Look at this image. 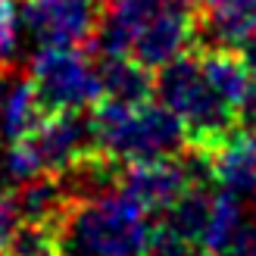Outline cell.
Instances as JSON below:
<instances>
[{"instance_id": "7a4b0ae2", "label": "cell", "mask_w": 256, "mask_h": 256, "mask_svg": "<svg viewBox=\"0 0 256 256\" xmlns=\"http://www.w3.org/2000/svg\"><path fill=\"white\" fill-rule=\"evenodd\" d=\"M200 19L188 0H112L97 25L104 56H128L144 69H162L197 41Z\"/></svg>"}, {"instance_id": "e0dca14e", "label": "cell", "mask_w": 256, "mask_h": 256, "mask_svg": "<svg viewBox=\"0 0 256 256\" xmlns=\"http://www.w3.org/2000/svg\"><path fill=\"white\" fill-rule=\"evenodd\" d=\"M4 94H6V75L0 72V100H4Z\"/></svg>"}, {"instance_id": "7c38bea8", "label": "cell", "mask_w": 256, "mask_h": 256, "mask_svg": "<svg viewBox=\"0 0 256 256\" xmlns=\"http://www.w3.org/2000/svg\"><path fill=\"white\" fill-rule=\"evenodd\" d=\"M206 28L219 44L240 47L256 32V0H216L206 6Z\"/></svg>"}, {"instance_id": "ba28073f", "label": "cell", "mask_w": 256, "mask_h": 256, "mask_svg": "<svg viewBox=\"0 0 256 256\" xmlns=\"http://www.w3.org/2000/svg\"><path fill=\"white\" fill-rule=\"evenodd\" d=\"M119 188L150 216H162L194 188V175L175 156H160L125 166V172L119 175Z\"/></svg>"}, {"instance_id": "5b68a950", "label": "cell", "mask_w": 256, "mask_h": 256, "mask_svg": "<svg viewBox=\"0 0 256 256\" xmlns=\"http://www.w3.org/2000/svg\"><path fill=\"white\" fill-rule=\"evenodd\" d=\"M97 156L91 116L84 112H50L28 138L10 144L6 150V175L16 184L32 178H66L78 166Z\"/></svg>"}, {"instance_id": "52a82bcc", "label": "cell", "mask_w": 256, "mask_h": 256, "mask_svg": "<svg viewBox=\"0 0 256 256\" xmlns=\"http://www.w3.org/2000/svg\"><path fill=\"white\" fill-rule=\"evenodd\" d=\"M100 0H25L22 22L41 47H78L97 34Z\"/></svg>"}, {"instance_id": "30bf717a", "label": "cell", "mask_w": 256, "mask_h": 256, "mask_svg": "<svg viewBox=\"0 0 256 256\" xmlns=\"http://www.w3.org/2000/svg\"><path fill=\"white\" fill-rule=\"evenodd\" d=\"M50 116L44 100L38 97L32 78L12 82L6 84V94L0 100V138L6 144H16V140L28 138L38 125Z\"/></svg>"}, {"instance_id": "6da1fadb", "label": "cell", "mask_w": 256, "mask_h": 256, "mask_svg": "<svg viewBox=\"0 0 256 256\" xmlns=\"http://www.w3.org/2000/svg\"><path fill=\"white\" fill-rule=\"evenodd\" d=\"M253 72L238 50L203 47L160 69L156 97L184 128V144L200 156L240 125Z\"/></svg>"}, {"instance_id": "ffe728a7", "label": "cell", "mask_w": 256, "mask_h": 256, "mask_svg": "<svg viewBox=\"0 0 256 256\" xmlns=\"http://www.w3.org/2000/svg\"><path fill=\"white\" fill-rule=\"evenodd\" d=\"M253 194H256V190H253Z\"/></svg>"}, {"instance_id": "d6986e66", "label": "cell", "mask_w": 256, "mask_h": 256, "mask_svg": "<svg viewBox=\"0 0 256 256\" xmlns=\"http://www.w3.org/2000/svg\"><path fill=\"white\" fill-rule=\"evenodd\" d=\"M56 256H62V253H56Z\"/></svg>"}, {"instance_id": "3957f363", "label": "cell", "mask_w": 256, "mask_h": 256, "mask_svg": "<svg viewBox=\"0 0 256 256\" xmlns=\"http://www.w3.org/2000/svg\"><path fill=\"white\" fill-rule=\"evenodd\" d=\"M150 212L122 188L75 197L60 222L62 256H147Z\"/></svg>"}, {"instance_id": "ac0fdd59", "label": "cell", "mask_w": 256, "mask_h": 256, "mask_svg": "<svg viewBox=\"0 0 256 256\" xmlns=\"http://www.w3.org/2000/svg\"><path fill=\"white\" fill-rule=\"evenodd\" d=\"M100 4H112V0H100Z\"/></svg>"}, {"instance_id": "9c48e42d", "label": "cell", "mask_w": 256, "mask_h": 256, "mask_svg": "<svg viewBox=\"0 0 256 256\" xmlns=\"http://www.w3.org/2000/svg\"><path fill=\"white\" fill-rule=\"evenodd\" d=\"M200 160L222 190H232L238 197L256 190V132L234 128L216 147L200 153Z\"/></svg>"}, {"instance_id": "8fae6325", "label": "cell", "mask_w": 256, "mask_h": 256, "mask_svg": "<svg viewBox=\"0 0 256 256\" xmlns=\"http://www.w3.org/2000/svg\"><path fill=\"white\" fill-rule=\"evenodd\" d=\"M100 82H104V100L112 104H138L156 94V82L150 69L128 56H104L100 60Z\"/></svg>"}, {"instance_id": "2e32d148", "label": "cell", "mask_w": 256, "mask_h": 256, "mask_svg": "<svg viewBox=\"0 0 256 256\" xmlns=\"http://www.w3.org/2000/svg\"><path fill=\"white\" fill-rule=\"evenodd\" d=\"M188 4H190V6H203V10H206L210 4H216V0H188Z\"/></svg>"}, {"instance_id": "9a60e30c", "label": "cell", "mask_w": 256, "mask_h": 256, "mask_svg": "<svg viewBox=\"0 0 256 256\" xmlns=\"http://www.w3.org/2000/svg\"><path fill=\"white\" fill-rule=\"evenodd\" d=\"M240 56L247 60V66H250V72L256 75V32H253V34L247 38L244 44H240Z\"/></svg>"}, {"instance_id": "4fadbf2b", "label": "cell", "mask_w": 256, "mask_h": 256, "mask_svg": "<svg viewBox=\"0 0 256 256\" xmlns=\"http://www.w3.org/2000/svg\"><path fill=\"white\" fill-rule=\"evenodd\" d=\"M19 44V0H0V72Z\"/></svg>"}, {"instance_id": "8992f818", "label": "cell", "mask_w": 256, "mask_h": 256, "mask_svg": "<svg viewBox=\"0 0 256 256\" xmlns=\"http://www.w3.org/2000/svg\"><path fill=\"white\" fill-rule=\"evenodd\" d=\"M32 84L47 112H84L104 100L100 62L78 47H41L32 60Z\"/></svg>"}, {"instance_id": "277c9868", "label": "cell", "mask_w": 256, "mask_h": 256, "mask_svg": "<svg viewBox=\"0 0 256 256\" xmlns=\"http://www.w3.org/2000/svg\"><path fill=\"white\" fill-rule=\"evenodd\" d=\"M91 132L97 156L119 166L147 162L172 153L184 144V128L160 100L112 104L100 100L91 112Z\"/></svg>"}, {"instance_id": "5bb4252c", "label": "cell", "mask_w": 256, "mask_h": 256, "mask_svg": "<svg viewBox=\"0 0 256 256\" xmlns=\"http://www.w3.org/2000/svg\"><path fill=\"white\" fill-rule=\"evenodd\" d=\"M240 122H247L253 132H256V75H253V82H250V91L244 97V110H240Z\"/></svg>"}]
</instances>
